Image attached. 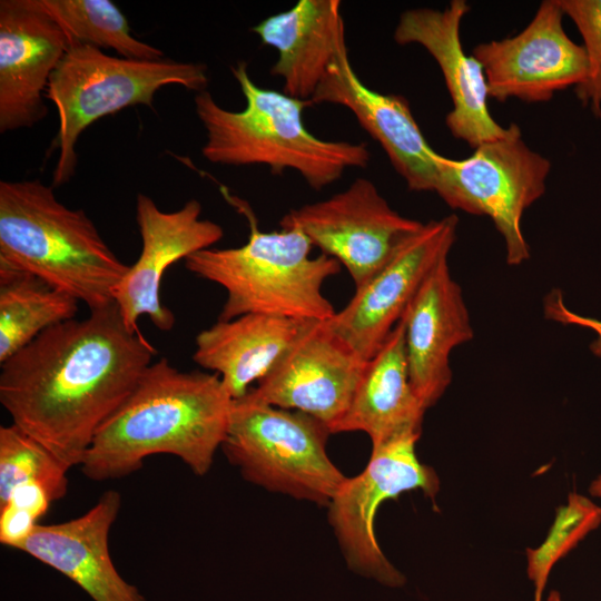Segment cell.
I'll return each mask as SVG.
<instances>
[{"mask_svg":"<svg viewBox=\"0 0 601 601\" xmlns=\"http://www.w3.org/2000/svg\"><path fill=\"white\" fill-rule=\"evenodd\" d=\"M121 508L119 492L106 491L85 514L37 524L14 549L59 571L93 601H146L117 571L109 553L110 529Z\"/></svg>","mask_w":601,"mask_h":601,"instance_id":"19","label":"cell"},{"mask_svg":"<svg viewBox=\"0 0 601 601\" xmlns=\"http://www.w3.org/2000/svg\"><path fill=\"white\" fill-rule=\"evenodd\" d=\"M201 204L189 199L177 210L164 211L147 195L138 194L136 221L141 252L114 292V300L126 327L139 333L138 319L147 315L155 327L170 331L175 315L160 300V283L169 266L210 248L223 236V227L201 218Z\"/></svg>","mask_w":601,"mask_h":601,"instance_id":"13","label":"cell"},{"mask_svg":"<svg viewBox=\"0 0 601 601\" xmlns=\"http://www.w3.org/2000/svg\"><path fill=\"white\" fill-rule=\"evenodd\" d=\"M328 426L316 417L250 397L234 400L221 444L246 481L319 505L347 479L331 461Z\"/></svg>","mask_w":601,"mask_h":601,"instance_id":"7","label":"cell"},{"mask_svg":"<svg viewBox=\"0 0 601 601\" xmlns=\"http://www.w3.org/2000/svg\"><path fill=\"white\" fill-rule=\"evenodd\" d=\"M563 17L558 0H544L516 36L473 49L484 70L489 97L501 102L511 98L546 102L556 91L584 80L585 52L565 33Z\"/></svg>","mask_w":601,"mask_h":601,"instance_id":"12","label":"cell"},{"mask_svg":"<svg viewBox=\"0 0 601 601\" xmlns=\"http://www.w3.org/2000/svg\"><path fill=\"white\" fill-rule=\"evenodd\" d=\"M234 400L215 373L151 363L101 424L80 464L92 481L127 476L154 454L179 457L205 475L225 441Z\"/></svg>","mask_w":601,"mask_h":601,"instance_id":"2","label":"cell"},{"mask_svg":"<svg viewBox=\"0 0 601 601\" xmlns=\"http://www.w3.org/2000/svg\"><path fill=\"white\" fill-rule=\"evenodd\" d=\"M0 263L28 272L87 305L108 306L129 268L83 209L38 179L0 181Z\"/></svg>","mask_w":601,"mask_h":601,"instance_id":"4","label":"cell"},{"mask_svg":"<svg viewBox=\"0 0 601 601\" xmlns=\"http://www.w3.org/2000/svg\"><path fill=\"white\" fill-rule=\"evenodd\" d=\"M246 100L239 111L223 108L207 90L196 92L195 110L206 130L203 157L224 166H267L272 174L297 171L315 190L349 168H364L371 154L365 142L325 140L305 127L303 110L311 104L258 87L247 63L231 67Z\"/></svg>","mask_w":601,"mask_h":601,"instance_id":"3","label":"cell"},{"mask_svg":"<svg viewBox=\"0 0 601 601\" xmlns=\"http://www.w3.org/2000/svg\"><path fill=\"white\" fill-rule=\"evenodd\" d=\"M70 47L40 0L0 1V132L31 128L48 114L50 77Z\"/></svg>","mask_w":601,"mask_h":601,"instance_id":"15","label":"cell"},{"mask_svg":"<svg viewBox=\"0 0 601 601\" xmlns=\"http://www.w3.org/2000/svg\"><path fill=\"white\" fill-rule=\"evenodd\" d=\"M544 315L546 318L564 324L588 328L595 334V339L591 343L592 353L601 357V319L582 316L571 311L564 303L562 293L553 290L544 298Z\"/></svg>","mask_w":601,"mask_h":601,"instance_id":"28","label":"cell"},{"mask_svg":"<svg viewBox=\"0 0 601 601\" xmlns=\"http://www.w3.org/2000/svg\"><path fill=\"white\" fill-rule=\"evenodd\" d=\"M425 412L411 384L400 319L367 361L348 408L331 432H364L373 446L401 434L421 433Z\"/></svg>","mask_w":601,"mask_h":601,"instance_id":"22","label":"cell"},{"mask_svg":"<svg viewBox=\"0 0 601 601\" xmlns=\"http://www.w3.org/2000/svg\"><path fill=\"white\" fill-rule=\"evenodd\" d=\"M600 523L601 508L581 494H569L566 504L558 508L545 540L535 549H526V573L534 587L533 601H542L555 563Z\"/></svg>","mask_w":601,"mask_h":601,"instance_id":"26","label":"cell"},{"mask_svg":"<svg viewBox=\"0 0 601 601\" xmlns=\"http://www.w3.org/2000/svg\"><path fill=\"white\" fill-rule=\"evenodd\" d=\"M252 31L277 50L270 73L283 80V92L309 104L329 67L347 49L338 0H299Z\"/></svg>","mask_w":601,"mask_h":601,"instance_id":"20","label":"cell"},{"mask_svg":"<svg viewBox=\"0 0 601 601\" xmlns=\"http://www.w3.org/2000/svg\"><path fill=\"white\" fill-rule=\"evenodd\" d=\"M311 104L347 108L382 146L410 190L435 193L441 155L426 141L408 101L366 87L353 69L347 49L329 67Z\"/></svg>","mask_w":601,"mask_h":601,"instance_id":"17","label":"cell"},{"mask_svg":"<svg viewBox=\"0 0 601 601\" xmlns=\"http://www.w3.org/2000/svg\"><path fill=\"white\" fill-rule=\"evenodd\" d=\"M435 193L453 209L491 218L505 245L506 263L530 258L522 231L524 211L545 193L551 162L522 139L516 124L463 159L440 156Z\"/></svg>","mask_w":601,"mask_h":601,"instance_id":"8","label":"cell"},{"mask_svg":"<svg viewBox=\"0 0 601 601\" xmlns=\"http://www.w3.org/2000/svg\"><path fill=\"white\" fill-rule=\"evenodd\" d=\"M170 85L196 92L207 90L206 65L168 58L114 57L96 47L70 45L45 93L58 115L52 145L57 151L52 187L62 186L75 176L76 145L91 124L130 106L151 107L155 93Z\"/></svg>","mask_w":601,"mask_h":601,"instance_id":"6","label":"cell"},{"mask_svg":"<svg viewBox=\"0 0 601 601\" xmlns=\"http://www.w3.org/2000/svg\"><path fill=\"white\" fill-rule=\"evenodd\" d=\"M401 321L411 384L427 410L452 381L450 354L474 336L462 288L450 272L447 257L425 277Z\"/></svg>","mask_w":601,"mask_h":601,"instance_id":"18","label":"cell"},{"mask_svg":"<svg viewBox=\"0 0 601 601\" xmlns=\"http://www.w3.org/2000/svg\"><path fill=\"white\" fill-rule=\"evenodd\" d=\"M69 469L17 425L0 426V503L23 482H38L52 501L60 500L68 491Z\"/></svg>","mask_w":601,"mask_h":601,"instance_id":"25","label":"cell"},{"mask_svg":"<svg viewBox=\"0 0 601 601\" xmlns=\"http://www.w3.org/2000/svg\"><path fill=\"white\" fill-rule=\"evenodd\" d=\"M279 225L300 230L322 254L343 265L358 288L423 223L402 216L371 180L356 178L327 199L289 209Z\"/></svg>","mask_w":601,"mask_h":601,"instance_id":"10","label":"cell"},{"mask_svg":"<svg viewBox=\"0 0 601 601\" xmlns=\"http://www.w3.org/2000/svg\"><path fill=\"white\" fill-rule=\"evenodd\" d=\"M457 216L432 219L404 242L349 302L326 321L328 328L362 359H371L402 318L425 277L449 257Z\"/></svg>","mask_w":601,"mask_h":601,"instance_id":"11","label":"cell"},{"mask_svg":"<svg viewBox=\"0 0 601 601\" xmlns=\"http://www.w3.org/2000/svg\"><path fill=\"white\" fill-rule=\"evenodd\" d=\"M247 219L248 240L239 247L207 248L185 259L196 276L226 292L218 321L266 314L302 321H327L335 308L323 294L324 282L341 264L324 254L312 257L313 244L296 228L262 231L247 201L223 190Z\"/></svg>","mask_w":601,"mask_h":601,"instance_id":"5","label":"cell"},{"mask_svg":"<svg viewBox=\"0 0 601 601\" xmlns=\"http://www.w3.org/2000/svg\"><path fill=\"white\" fill-rule=\"evenodd\" d=\"M155 354L112 303L48 328L2 363L0 402L12 424L67 466L80 465Z\"/></svg>","mask_w":601,"mask_h":601,"instance_id":"1","label":"cell"},{"mask_svg":"<svg viewBox=\"0 0 601 601\" xmlns=\"http://www.w3.org/2000/svg\"><path fill=\"white\" fill-rule=\"evenodd\" d=\"M37 524V520L26 511L11 505L0 506L1 544L14 549L31 534Z\"/></svg>","mask_w":601,"mask_h":601,"instance_id":"30","label":"cell"},{"mask_svg":"<svg viewBox=\"0 0 601 601\" xmlns=\"http://www.w3.org/2000/svg\"><path fill=\"white\" fill-rule=\"evenodd\" d=\"M548 601H562V599L559 592L552 591L548 598Z\"/></svg>","mask_w":601,"mask_h":601,"instance_id":"32","label":"cell"},{"mask_svg":"<svg viewBox=\"0 0 601 601\" xmlns=\"http://www.w3.org/2000/svg\"><path fill=\"white\" fill-rule=\"evenodd\" d=\"M470 11L464 0H453L444 10L416 8L404 11L394 31L398 45L417 43L437 62L452 100L445 124L454 138L475 148L502 137L487 107V86L482 65L464 52L461 23Z\"/></svg>","mask_w":601,"mask_h":601,"instance_id":"16","label":"cell"},{"mask_svg":"<svg viewBox=\"0 0 601 601\" xmlns=\"http://www.w3.org/2000/svg\"><path fill=\"white\" fill-rule=\"evenodd\" d=\"M311 322L266 314L217 321L197 334L193 359L217 374L238 400L268 374Z\"/></svg>","mask_w":601,"mask_h":601,"instance_id":"21","label":"cell"},{"mask_svg":"<svg viewBox=\"0 0 601 601\" xmlns=\"http://www.w3.org/2000/svg\"><path fill=\"white\" fill-rule=\"evenodd\" d=\"M79 303L41 278L0 263V364L48 328L76 318Z\"/></svg>","mask_w":601,"mask_h":601,"instance_id":"23","label":"cell"},{"mask_svg":"<svg viewBox=\"0 0 601 601\" xmlns=\"http://www.w3.org/2000/svg\"><path fill=\"white\" fill-rule=\"evenodd\" d=\"M589 491L592 496L601 497V475L591 483Z\"/></svg>","mask_w":601,"mask_h":601,"instance_id":"31","label":"cell"},{"mask_svg":"<svg viewBox=\"0 0 601 601\" xmlns=\"http://www.w3.org/2000/svg\"><path fill=\"white\" fill-rule=\"evenodd\" d=\"M366 363L326 321H312L247 394L276 407L307 413L331 431L348 408Z\"/></svg>","mask_w":601,"mask_h":601,"instance_id":"14","label":"cell"},{"mask_svg":"<svg viewBox=\"0 0 601 601\" xmlns=\"http://www.w3.org/2000/svg\"><path fill=\"white\" fill-rule=\"evenodd\" d=\"M52 502L48 491L38 482H23L16 485L0 503L11 505L31 514L37 521L42 518Z\"/></svg>","mask_w":601,"mask_h":601,"instance_id":"29","label":"cell"},{"mask_svg":"<svg viewBox=\"0 0 601 601\" xmlns=\"http://www.w3.org/2000/svg\"><path fill=\"white\" fill-rule=\"evenodd\" d=\"M420 435L410 432L373 445L364 471L347 477L328 504V521L348 568L391 588L406 580L377 543L376 512L384 501L403 492L421 490L434 499L440 489L435 471L415 453Z\"/></svg>","mask_w":601,"mask_h":601,"instance_id":"9","label":"cell"},{"mask_svg":"<svg viewBox=\"0 0 601 601\" xmlns=\"http://www.w3.org/2000/svg\"><path fill=\"white\" fill-rule=\"evenodd\" d=\"M578 28L587 57L584 80L574 87L580 102L601 118V0H558Z\"/></svg>","mask_w":601,"mask_h":601,"instance_id":"27","label":"cell"},{"mask_svg":"<svg viewBox=\"0 0 601 601\" xmlns=\"http://www.w3.org/2000/svg\"><path fill=\"white\" fill-rule=\"evenodd\" d=\"M66 32L70 45L112 49L120 57L141 60L164 58V52L131 35L129 23L110 0H40Z\"/></svg>","mask_w":601,"mask_h":601,"instance_id":"24","label":"cell"}]
</instances>
